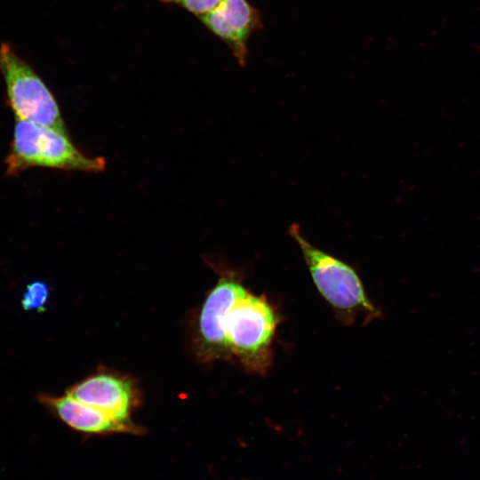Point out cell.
Segmentation results:
<instances>
[{"label": "cell", "instance_id": "cell-2", "mask_svg": "<svg viewBox=\"0 0 480 480\" xmlns=\"http://www.w3.org/2000/svg\"><path fill=\"white\" fill-rule=\"evenodd\" d=\"M280 322V313L266 296L244 287L226 319L229 357L251 373L266 375L273 363V341Z\"/></svg>", "mask_w": 480, "mask_h": 480}, {"label": "cell", "instance_id": "cell-8", "mask_svg": "<svg viewBox=\"0 0 480 480\" xmlns=\"http://www.w3.org/2000/svg\"><path fill=\"white\" fill-rule=\"evenodd\" d=\"M38 402L71 428L87 434L138 432L132 422L123 421L98 408L83 404L68 395L57 396L40 393Z\"/></svg>", "mask_w": 480, "mask_h": 480}, {"label": "cell", "instance_id": "cell-4", "mask_svg": "<svg viewBox=\"0 0 480 480\" xmlns=\"http://www.w3.org/2000/svg\"><path fill=\"white\" fill-rule=\"evenodd\" d=\"M0 73L5 84L7 100L17 120L33 122L68 136L52 92L7 43L0 44Z\"/></svg>", "mask_w": 480, "mask_h": 480}, {"label": "cell", "instance_id": "cell-1", "mask_svg": "<svg viewBox=\"0 0 480 480\" xmlns=\"http://www.w3.org/2000/svg\"><path fill=\"white\" fill-rule=\"evenodd\" d=\"M297 243L318 292L332 307L337 320L351 325L361 316L368 323L380 310L367 296L356 271L348 264L314 246L297 223L288 228Z\"/></svg>", "mask_w": 480, "mask_h": 480}, {"label": "cell", "instance_id": "cell-10", "mask_svg": "<svg viewBox=\"0 0 480 480\" xmlns=\"http://www.w3.org/2000/svg\"><path fill=\"white\" fill-rule=\"evenodd\" d=\"M162 3L180 6L200 17L218 6L223 0H159Z\"/></svg>", "mask_w": 480, "mask_h": 480}, {"label": "cell", "instance_id": "cell-6", "mask_svg": "<svg viewBox=\"0 0 480 480\" xmlns=\"http://www.w3.org/2000/svg\"><path fill=\"white\" fill-rule=\"evenodd\" d=\"M198 18L228 45L238 63L244 66L249 36L260 25L258 12L246 0H223Z\"/></svg>", "mask_w": 480, "mask_h": 480}, {"label": "cell", "instance_id": "cell-3", "mask_svg": "<svg viewBox=\"0 0 480 480\" xmlns=\"http://www.w3.org/2000/svg\"><path fill=\"white\" fill-rule=\"evenodd\" d=\"M7 173L17 175L32 167L98 172L105 169L103 157H87L68 136L33 122L17 120L5 158Z\"/></svg>", "mask_w": 480, "mask_h": 480}, {"label": "cell", "instance_id": "cell-7", "mask_svg": "<svg viewBox=\"0 0 480 480\" xmlns=\"http://www.w3.org/2000/svg\"><path fill=\"white\" fill-rule=\"evenodd\" d=\"M66 395L123 421L132 422L130 412L136 395L132 382L124 378L96 374L69 388Z\"/></svg>", "mask_w": 480, "mask_h": 480}, {"label": "cell", "instance_id": "cell-5", "mask_svg": "<svg viewBox=\"0 0 480 480\" xmlns=\"http://www.w3.org/2000/svg\"><path fill=\"white\" fill-rule=\"evenodd\" d=\"M217 269L219 280L208 293L198 317L196 352L205 363L229 358L226 319L236 298L244 288L238 270L223 265Z\"/></svg>", "mask_w": 480, "mask_h": 480}, {"label": "cell", "instance_id": "cell-9", "mask_svg": "<svg viewBox=\"0 0 480 480\" xmlns=\"http://www.w3.org/2000/svg\"><path fill=\"white\" fill-rule=\"evenodd\" d=\"M50 287L43 281L28 284L21 296L20 304L26 311L43 312L50 298Z\"/></svg>", "mask_w": 480, "mask_h": 480}]
</instances>
